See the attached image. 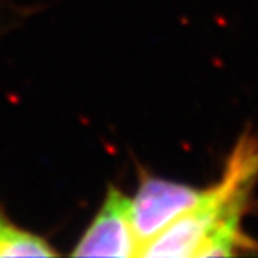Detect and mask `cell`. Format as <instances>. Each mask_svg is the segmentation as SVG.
Instances as JSON below:
<instances>
[{"mask_svg":"<svg viewBox=\"0 0 258 258\" xmlns=\"http://www.w3.org/2000/svg\"><path fill=\"white\" fill-rule=\"evenodd\" d=\"M258 171V149L240 148L231 156L225 178L210 188L198 206L168 225L141 248L144 258H191L220 226L240 223L241 195Z\"/></svg>","mask_w":258,"mask_h":258,"instance_id":"1","label":"cell"},{"mask_svg":"<svg viewBox=\"0 0 258 258\" xmlns=\"http://www.w3.org/2000/svg\"><path fill=\"white\" fill-rule=\"evenodd\" d=\"M210 188L201 189L143 173L136 195L129 198L133 226L141 248L174 220L198 206Z\"/></svg>","mask_w":258,"mask_h":258,"instance_id":"2","label":"cell"},{"mask_svg":"<svg viewBox=\"0 0 258 258\" xmlns=\"http://www.w3.org/2000/svg\"><path fill=\"white\" fill-rule=\"evenodd\" d=\"M139 251L141 243L131 220V200L121 189L109 186L104 203L71 255L131 258L139 256Z\"/></svg>","mask_w":258,"mask_h":258,"instance_id":"3","label":"cell"},{"mask_svg":"<svg viewBox=\"0 0 258 258\" xmlns=\"http://www.w3.org/2000/svg\"><path fill=\"white\" fill-rule=\"evenodd\" d=\"M57 255L42 236L17 228L0 218V258L12 256H54Z\"/></svg>","mask_w":258,"mask_h":258,"instance_id":"4","label":"cell"}]
</instances>
